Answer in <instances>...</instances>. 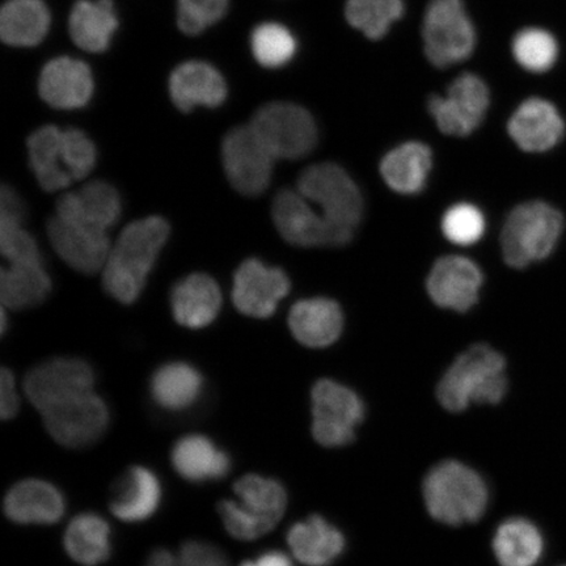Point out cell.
<instances>
[{
	"instance_id": "cell-32",
	"label": "cell",
	"mask_w": 566,
	"mask_h": 566,
	"mask_svg": "<svg viewBox=\"0 0 566 566\" xmlns=\"http://www.w3.org/2000/svg\"><path fill=\"white\" fill-rule=\"evenodd\" d=\"M546 542L539 527L526 518L502 522L493 537V552L501 566H535L542 560Z\"/></svg>"
},
{
	"instance_id": "cell-23",
	"label": "cell",
	"mask_w": 566,
	"mask_h": 566,
	"mask_svg": "<svg viewBox=\"0 0 566 566\" xmlns=\"http://www.w3.org/2000/svg\"><path fill=\"white\" fill-rule=\"evenodd\" d=\"M161 495L157 473L144 465L130 467L113 490L112 514L126 523L145 522L158 512Z\"/></svg>"
},
{
	"instance_id": "cell-3",
	"label": "cell",
	"mask_w": 566,
	"mask_h": 566,
	"mask_svg": "<svg viewBox=\"0 0 566 566\" xmlns=\"http://www.w3.org/2000/svg\"><path fill=\"white\" fill-rule=\"evenodd\" d=\"M422 493L431 518L448 526L479 522L490 505L485 480L458 460L434 465L423 480Z\"/></svg>"
},
{
	"instance_id": "cell-6",
	"label": "cell",
	"mask_w": 566,
	"mask_h": 566,
	"mask_svg": "<svg viewBox=\"0 0 566 566\" xmlns=\"http://www.w3.org/2000/svg\"><path fill=\"white\" fill-rule=\"evenodd\" d=\"M424 54L444 69L470 59L476 32L462 0H431L422 25Z\"/></svg>"
},
{
	"instance_id": "cell-5",
	"label": "cell",
	"mask_w": 566,
	"mask_h": 566,
	"mask_svg": "<svg viewBox=\"0 0 566 566\" xmlns=\"http://www.w3.org/2000/svg\"><path fill=\"white\" fill-rule=\"evenodd\" d=\"M564 230L562 212L542 201L516 207L501 233L502 254L507 265L523 269L547 259Z\"/></svg>"
},
{
	"instance_id": "cell-26",
	"label": "cell",
	"mask_w": 566,
	"mask_h": 566,
	"mask_svg": "<svg viewBox=\"0 0 566 566\" xmlns=\"http://www.w3.org/2000/svg\"><path fill=\"white\" fill-rule=\"evenodd\" d=\"M171 307L182 327L200 329L216 321L222 307V293L210 275L190 274L174 286Z\"/></svg>"
},
{
	"instance_id": "cell-10",
	"label": "cell",
	"mask_w": 566,
	"mask_h": 566,
	"mask_svg": "<svg viewBox=\"0 0 566 566\" xmlns=\"http://www.w3.org/2000/svg\"><path fill=\"white\" fill-rule=\"evenodd\" d=\"M298 192L323 212L329 221L356 229L364 216V197L335 163H321L304 169L298 180Z\"/></svg>"
},
{
	"instance_id": "cell-46",
	"label": "cell",
	"mask_w": 566,
	"mask_h": 566,
	"mask_svg": "<svg viewBox=\"0 0 566 566\" xmlns=\"http://www.w3.org/2000/svg\"><path fill=\"white\" fill-rule=\"evenodd\" d=\"M258 566H294L292 558L280 551L264 552L256 560Z\"/></svg>"
},
{
	"instance_id": "cell-7",
	"label": "cell",
	"mask_w": 566,
	"mask_h": 566,
	"mask_svg": "<svg viewBox=\"0 0 566 566\" xmlns=\"http://www.w3.org/2000/svg\"><path fill=\"white\" fill-rule=\"evenodd\" d=\"M251 126L275 159H302L316 146L315 119L301 105L275 102L261 106Z\"/></svg>"
},
{
	"instance_id": "cell-17",
	"label": "cell",
	"mask_w": 566,
	"mask_h": 566,
	"mask_svg": "<svg viewBox=\"0 0 566 566\" xmlns=\"http://www.w3.org/2000/svg\"><path fill=\"white\" fill-rule=\"evenodd\" d=\"M483 282V272L475 261L446 256L431 268L427 289L437 306L465 313L478 303Z\"/></svg>"
},
{
	"instance_id": "cell-16",
	"label": "cell",
	"mask_w": 566,
	"mask_h": 566,
	"mask_svg": "<svg viewBox=\"0 0 566 566\" xmlns=\"http://www.w3.org/2000/svg\"><path fill=\"white\" fill-rule=\"evenodd\" d=\"M48 237L59 256L76 272L94 274L104 269L111 253L106 231L53 217L48 222Z\"/></svg>"
},
{
	"instance_id": "cell-24",
	"label": "cell",
	"mask_w": 566,
	"mask_h": 566,
	"mask_svg": "<svg viewBox=\"0 0 566 566\" xmlns=\"http://www.w3.org/2000/svg\"><path fill=\"white\" fill-rule=\"evenodd\" d=\"M289 328L308 348H328L343 334L344 315L338 303L328 298L296 302L289 314Z\"/></svg>"
},
{
	"instance_id": "cell-18",
	"label": "cell",
	"mask_w": 566,
	"mask_h": 566,
	"mask_svg": "<svg viewBox=\"0 0 566 566\" xmlns=\"http://www.w3.org/2000/svg\"><path fill=\"white\" fill-rule=\"evenodd\" d=\"M3 509L7 518L18 525H54L66 512V500L49 481L25 479L7 492Z\"/></svg>"
},
{
	"instance_id": "cell-9",
	"label": "cell",
	"mask_w": 566,
	"mask_h": 566,
	"mask_svg": "<svg viewBox=\"0 0 566 566\" xmlns=\"http://www.w3.org/2000/svg\"><path fill=\"white\" fill-rule=\"evenodd\" d=\"M313 436L324 448H344L356 438L366 408L356 391L338 381L322 379L311 391Z\"/></svg>"
},
{
	"instance_id": "cell-21",
	"label": "cell",
	"mask_w": 566,
	"mask_h": 566,
	"mask_svg": "<svg viewBox=\"0 0 566 566\" xmlns=\"http://www.w3.org/2000/svg\"><path fill=\"white\" fill-rule=\"evenodd\" d=\"M122 216V198L111 184L96 180L86 184L77 192L60 198L56 217L108 231Z\"/></svg>"
},
{
	"instance_id": "cell-29",
	"label": "cell",
	"mask_w": 566,
	"mask_h": 566,
	"mask_svg": "<svg viewBox=\"0 0 566 566\" xmlns=\"http://www.w3.org/2000/svg\"><path fill=\"white\" fill-rule=\"evenodd\" d=\"M118 20L112 0H80L70 13L69 30L75 45L90 53L109 48Z\"/></svg>"
},
{
	"instance_id": "cell-47",
	"label": "cell",
	"mask_w": 566,
	"mask_h": 566,
	"mask_svg": "<svg viewBox=\"0 0 566 566\" xmlns=\"http://www.w3.org/2000/svg\"><path fill=\"white\" fill-rule=\"evenodd\" d=\"M239 566H258L256 562L247 560L240 564Z\"/></svg>"
},
{
	"instance_id": "cell-14",
	"label": "cell",
	"mask_w": 566,
	"mask_h": 566,
	"mask_svg": "<svg viewBox=\"0 0 566 566\" xmlns=\"http://www.w3.org/2000/svg\"><path fill=\"white\" fill-rule=\"evenodd\" d=\"M42 417L48 433L67 449L94 444L105 434L111 421L108 406L95 389L63 402Z\"/></svg>"
},
{
	"instance_id": "cell-42",
	"label": "cell",
	"mask_w": 566,
	"mask_h": 566,
	"mask_svg": "<svg viewBox=\"0 0 566 566\" xmlns=\"http://www.w3.org/2000/svg\"><path fill=\"white\" fill-rule=\"evenodd\" d=\"M63 155L66 168L73 180H83L96 165V147L86 133L66 129L62 133Z\"/></svg>"
},
{
	"instance_id": "cell-43",
	"label": "cell",
	"mask_w": 566,
	"mask_h": 566,
	"mask_svg": "<svg viewBox=\"0 0 566 566\" xmlns=\"http://www.w3.org/2000/svg\"><path fill=\"white\" fill-rule=\"evenodd\" d=\"M179 566H230L221 548L202 541H189L180 548Z\"/></svg>"
},
{
	"instance_id": "cell-1",
	"label": "cell",
	"mask_w": 566,
	"mask_h": 566,
	"mask_svg": "<svg viewBox=\"0 0 566 566\" xmlns=\"http://www.w3.org/2000/svg\"><path fill=\"white\" fill-rule=\"evenodd\" d=\"M168 237L166 219L157 216L127 224L104 266L105 292L124 304L136 302Z\"/></svg>"
},
{
	"instance_id": "cell-8",
	"label": "cell",
	"mask_w": 566,
	"mask_h": 566,
	"mask_svg": "<svg viewBox=\"0 0 566 566\" xmlns=\"http://www.w3.org/2000/svg\"><path fill=\"white\" fill-rule=\"evenodd\" d=\"M272 216L281 237L296 247H343L354 237L353 229L329 221L306 197L292 189L275 196Z\"/></svg>"
},
{
	"instance_id": "cell-15",
	"label": "cell",
	"mask_w": 566,
	"mask_h": 566,
	"mask_svg": "<svg viewBox=\"0 0 566 566\" xmlns=\"http://www.w3.org/2000/svg\"><path fill=\"white\" fill-rule=\"evenodd\" d=\"M289 292L286 273L256 259L244 261L233 275L232 301L239 313L247 316H272Z\"/></svg>"
},
{
	"instance_id": "cell-25",
	"label": "cell",
	"mask_w": 566,
	"mask_h": 566,
	"mask_svg": "<svg viewBox=\"0 0 566 566\" xmlns=\"http://www.w3.org/2000/svg\"><path fill=\"white\" fill-rule=\"evenodd\" d=\"M293 556L306 566H329L344 554V534L321 515L294 523L287 531Z\"/></svg>"
},
{
	"instance_id": "cell-31",
	"label": "cell",
	"mask_w": 566,
	"mask_h": 566,
	"mask_svg": "<svg viewBox=\"0 0 566 566\" xmlns=\"http://www.w3.org/2000/svg\"><path fill=\"white\" fill-rule=\"evenodd\" d=\"M71 560L86 566L105 563L112 556V528L97 513H81L71 520L63 536Z\"/></svg>"
},
{
	"instance_id": "cell-11",
	"label": "cell",
	"mask_w": 566,
	"mask_h": 566,
	"mask_svg": "<svg viewBox=\"0 0 566 566\" xmlns=\"http://www.w3.org/2000/svg\"><path fill=\"white\" fill-rule=\"evenodd\" d=\"M95 373L81 358L60 357L45 360L27 374L24 391L28 400L45 415L63 402L94 391Z\"/></svg>"
},
{
	"instance_id": "cell-34",
	"label": "cell",
	"mask_w": 566,
	"mask_h": 566,
	"mask_svg": "<svg viewBox=\"0 0 566 566\" xmlns=\"http://www.w3.org/2000/svg\"><path fill=\"white\" fill-rule=\"evenodd\" d=\"M49 27L51 12L42 0H9L0 11V38L7 45H39Z\"/></svg>"
},
{
	"instance_id": "cell-13",
	"label": "cell",
	"mask_w": 566,
	"mask_h": 566,
	"mask_svg": "<svg viewBox=\"0 0 566 566\" xmlns=\"http://www.w3.org/2000/svg\"><path fill=\"white\" fill-rule=\"evenodd\" d=\"M490 103V90L484 81L465 73L451 83L446 96H431L428 106L438 129L448 136L469 137L483 124Z\"/></svg>"
},
{
	"instance_id": "cell-33",
	"label": "cell",
	"mask_w": 566,
	"mask_h": 566,
	"mask_svg": "<svg viewBox=\"0 0 566 566\" xmlns=\"http://www.w3.org/2000/svg\"><path fill=\"white\" fill-rule=\"evenodd\" d=\"M62 133L59 127L48 125L28 138V154L35 179L42 189L51 193L67 188L74 181L66 168Z\"/></svg>"
},
{
	"instance_id": "cell-27",
	"label": "cell",
	"mask_w": 566,
	"mask_h": 566,
	"mask_svg": "<svg viewBox=\"0 0 566 566\" xmlns=\"http://www.w3.org/2000/svg\"><path fill=\"white\" fill-rule=\"evenodd\" d=\"M174 469L190 483H207L229 475L231 458L221 448L202 434L180 438L171 452Z\"/></svg>"
},
{
	"instance_id": "cell-22",
	"label": "cell",
	"mask_w": 566,
	"mask_h": 566,
	"mask_svg": "<svg viewBox=\"0 0 566 566\" xmlns=\"http://www.w3.org/2000/svg\"><path fill=\"white\" fill-rule=\"evenodd\" d=\"M169 94L181 112H192L196 106L217 108L228 97V84L209 63L190 61L177 66L169 77Z\"/></svg>"
},
{
	"instance_id": "cell-44",
	"label": "cell",
	"mask_w": 566,
	"mask_h": 566,
	"mask_svg": "<svg viewBox=\"0 0 566 566\" xmlns=\"http://www.w3.org/2000/svg\"><path fill=\"white\" fill-rule=\"evenodd\" d=\"M15 375L7 367L0 374V416L3 421L12 420L19 412L20 400Z\"/></svg>"
},
{
	"instance_id": "cell-20",
	"label": "cell",
	"mask_w": 566,
	"mask_h": 566,
	"mask_svg": "<svg viewBox=\"0 0 566 566\" xmlns=\"http://www.w3.org/2000/svg\"><path fill=\"white\" fill-rule=\"evenodd\" d=\"M39 92L53 108H82L94 94V77L86 63L60 56L42 69Z\"/></svg>"
},
{
	"instance_id": "cell-45",
	"label": "cell",
	"mask_w": 566,
	"mask_h": 566,
	"mask_svg": "<svg viewBox=\"0 0 566 566\" xmlns=\"http://www.w3.org/2000/svg\"><path fill=\"white\" fill-rule=\"evenodd\" d=\"M145 566H179V557L165 548H158L148 555Z\"/></svg>"
},
{
	"instance_id": "cell-30",
	"label": "cell",
	"mask_w": 566,
	"mask_h": 566,
	"mask_svg": "<svg viewBox=\"0 0 566 566\" xmlns=\"http://www.w3.org/2000/svg\"><path fill=\"white\" fill-rule=\"evenodd\" d=\"M431 151L421 142H407L389 151L380 163L387 186L400 195H416L427 186Z\"/></svg>"
},
{
	"instance_id": "cell-19",
	"label": "cell",
	"mask_w": 566,
	"mask_h": 566,
	"mask_svg": "<svg viewBox=\"0 0 566 566\" xmlns=\"http://www.w3.org/2000/svg\"><path fill=\"white\" fill-rule=\"evenodd\" d=\"M507 130L523 151L544 153L564 138L565 123L554 104L531 97L513 113Z\"/></svg>"
},
{
	"instance_id": "cell-40",
	"label": "cell",
	"mask_w": 566,
	"mask_h": 566,
	"mask_svg": "<svg viewBox=\"0 0 566 566\" xmlns=\"http://www.w3.org/2000/svg\"><path fill=\"white\" fill-rule=\"evenodd\" d=\"M442 231L451 243L472 245L483 238L485 218L475 205L458 203L444 212Z\"/></svg>"
},
{
	"instance_id": "cell-12",
	"label": "cell",
	"mask_w": 566,
	"mask_h": 566,
	"mask_svg": "<svg viewBox=\"0 0 566 566\" xmlns=\"http://www.w3.org/2000/svg\"><path fill=\"white\" fill-rule=\"evenodd\" d=\"M275 158L251 125L233 127L222 142L226 176L239 193L256 197L271 184Z\"/></svg>"
},
{
	"instance_id": "cell-35",
	"label": "cell",
	"mask_w": 566,
	"mask_h": 566,
	"mask_svg": "<svg viewBox=\"0 0 566 566\" xmlns=\"http://www.w3.org/2000/svg\"><path fill=\"white\" fill-rule=\"evenodd\" d=\"M52 292V280L42 260L11 263L0 274V296L10 310L38 306Z\"/></svg>"
},
{
	"instance_id": "cell-36",
	"label": "cell",
	"mask_w": 566,
	"mask_h": 566,
	"mask_svg": "<svg viewBox=\"0 0 566 566\" xmlns=\"http://www.w3.org/2000/svg\"><path fill=\"white\" fill-rule=\"evenodd\" d=\"M25 209L21 198L9 187L0 196V251L11 263L42 260L39 245L23 228Z\"/></svg>"
},
{
	"instance_id": "cell-28",
	"label": "cell",
	"mask_w": 566,
	"mask_h": 566,
	"mask_svg": "<svg viewBox=\"0 0 566 566\" xmlns=\"http://www.w3.org/2000/svg\"><path fill=\"white\" fill-rule=\"evenodd\" d=\"M151 398L160 409L181 413L195 407L203 394V377L187 363H169L154 373L150 381Z\"/></svg>"
},
{
	"instance_id": "cell-4",
	"label": "cell",
	"mask_w": 566,
	"mask_h": 566,
	"mask_svg": "<svg viewBox=\"0 0 566 566\" xmlns=\"http://www.w3.org/2000/svg\"><path fill=\"white\" fill-rule=\"evenodd\" d=\"M237 500H223L218 513L230 536L252 542L279 525L287 507V493L280 481L248 473L233 484Z\"/></svg>"
},
{
	"instance_id": "cell-48",
	"label": "cell",
	"mask_w": 566,
	"mask_h": 566,
	"mask_svg": "<svg viewBox=\"0 0 566 566\" xmlns=\"http://www.w3.org/2000/svg\"><path fill=\"white\" fill-rule=\"evenodd\" d=\"M562 566H566V565H562Z\"/></svg>"
},
{
	"instance_id": "cell-2",
	"label": "cell",
	"mask_w": 566,
	"mask_h": 566,
	"mask_svg": "<svg viewBox=\"0 0 566 566\" xmlns=\"http://www.w3.org/2000/svg\"><path fill=\"white\" fill-rule=\"evenodd\" d=\"M509 389L506 360L490 345L471 346L454 360L437 387V398L449 412L471 405H499Z\"/></svg>"
},
{
	"instance_id": "cell-37",
	"label": "cell",
	"mask_w": 566,
	"mask_h": 566,
	"mask_svg": "<svg viewBox=\"0 0 566 566\" xmlns=\"http://www.w3.org/2000/svg\"><path fill=\"white\" fill-rule=\"evenodd\" d=\"M402 12V0H346L345 7L349 24L371 40L385 38Z\"/></svg>"
},
{
	"instance_id": "cell-41",
	"label": "cell",
	"mask_w": 566,
	"mask_h": 566,
	"mask_svg": "<svg viewBox=\"0 0 566 566\" xmlns=\"http://www.w3.org/2000/svg\"><path fill=\"white\" fill-rule=\"evenodd\" d=\"M229 10V0H179L177 25L182 33L196 35L218 23Z\"/></svg>"
},
{
	"instance_id": "cell-39",
	"label": "cell",
	"mask_w": 566,
	"mask_h": 566,
	"mask_svg": "<svg viewBox=\"0 0 566 566\" xmlns=\"http://www.w3.org/2000/svg\"><path fill=\"white\" fill-rule=\"evenodd\" d=\"M251 48L261 66L279 69L294 59L296 40L286 27L265 23L252 32Z\"/></svg>"
},
{
	"instance_id": "cell-38",
	"label": "cell",
	"mask_w": 566,
	"mask_h": 566,
	"mask_svg": "<svg viewBox=\"0 0 566 566\" xmlns=\"http://www.w3.org/2000/svg\"><path fill=\"white\" fill-rule=\"evenodd\" d=\"M513 55L530 73H547L557 62L558 42L554 34L542 28H525L514 35Z\"/></svg>"
}]
</instances>
